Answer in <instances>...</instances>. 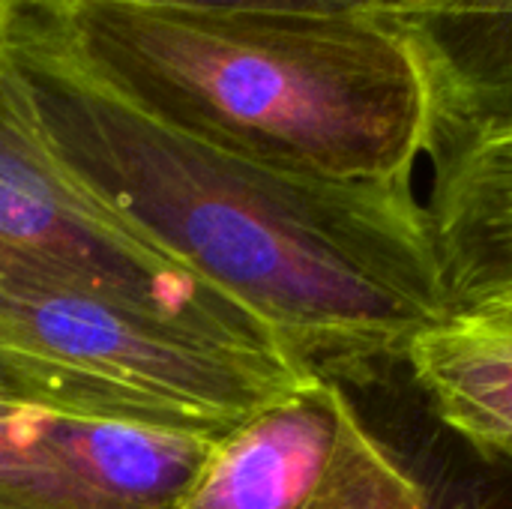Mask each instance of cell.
Listing matches in <instances>:
<instances>
[{
	"label": "cell",
	"instance_id": "obj_8",
	"mask_svg": "<svg viewBox=\"0 0 512 509\" xmlns=\"http://www.w3.org/2000/svg\"><path fill=\"white\" fill-rule=\"evenodd\" d=\"M381 12L423 66L432 123L512 111V0H390Z\"/></svg>",
	"mask_w": 512,
	"mask_h": 509
},
{
	"label": "cell",
	"instance_id": "obj_12",
	"mask_svg": "<svg viewBox=\"0 0 512 509\" xmlns=\"http://www.w3.org/2000/svg\"><path fill=\"white\" fill-rule=\"evenodd\" d=\"M429 509H504L492 489L480 480H465L459 474L429 477Z\"/></svg>",
	"mask_w": 512,
	"mask_h": 509
},
{
	"label": "cell",
	"instance_id": "obj_13",
	"mask_svg": "<svg viewBox=\"0 0 512 509\" xmlns=\"http://www.w3.org/2000/svg\"><path fill=\"white\" fill-rule=\"evenodd\" d=\"M9 3H15V0H0V9H3V6H9Z\"/></svg>",
	"mask_w": 512,
	"mask_h": 509
},
{
	"label": "cell",
	"instance_id": "obj_14",
	"mask_svg": "<svg viewBox=\"0 0 512 509\" xmlns=\"http://www.w3.org/2000/svg\"><path fill=\"white\" fill-rule=\"evenodd\" d=\"M381 3H390V0H381Z\"/></svg>",
	"mask_w": 512,
	"mask_h": 509
},
{
	"label": "cell",
	"instance_id": "obj_2",
	"mask_svg": "<svg viewBox=\"0 0 512 509\" xmlns=\"http://www.w3.org/2000/svg\"><path fill=\"white\" fill-rule=\"evenodd\" d=\"M42 9L87 72L198 141L342 183H408L426 153L429 84L381 6Z\"/></svg>",
	"mask_w": 512,
	"mask_h": 509
},
{
	"label": "cell",
	"instance_id": "obj_10",
	"mask_svg": "<svg viewBox=\"0 0 512 509\" xmlns=\"http://www.w3.org/2000/svg\"><path fill=\"white\" fill-rule=\"evenodd\" d=\"M66 420L0 381V509H63Z\"/></svg>",
	"mask_w": 512,
	"mask_h": 509
},
{
	"label": "cell",
	"instance_id": "obj_11",
	"mask_svg": "<svg viewBox=\"0 0 512 509\" xmlns=\"http://www.w3.org/2000/svg\"><path fill=\"white\" fill-rule=\"evenodd\" d=\"M36 6H66L78 0H27ZM141 9H174V12H249V9H375L381 0H99Z\"/></svg>",
	"mask_w": 512,
	"mask_h": 509
},
{
	"label": "cell",
	"instance_id": "obj_6",
	"mask_svg": "<svg viewBox=\"0 0 512 509\" xmlns=\"http://www.w3.org/2000/svg\"><path fill=\"white\" fill-rule=\"evenodd\" d=\"M426 156L453 309L512 306V111L432 123Z\"/></svg>",
	"mask_w": 512,
	"mask_h": 509
},
{
	"label": "cell",
	"instance_id": "obj_7",
	"mask_svg": "<svg viewBox=\"0 0 512 509\" xmlns=\"http://www.w3.org/2000/svg\"><path fill=\"white\" fill-rule=\"evenodd\" d=\"M441 423L512 468V306L453 309L405 351Z\"/></svg>",
	"mask_w": 512,
	"mask_h": 509
},
{
	"label": "cell",
	"instance_id": "obj_5",
	"mask_svg": "<svg viewBox=\"0 0 512 509\" xmlns=\"http://www.w3.org/2000/svg\"><path fill=\"white\" fill-rule=\"evenodd\" d=\"M411 471L360 420L345 387L315 375L216 441L180 509H429Z\"/></svg>",
	"mask_w": 512,
	"mask_h": 509
},
{
	"label": "cell",
	"instance_id": "obj_9",
	"mask_svg": "<svg viewBox=\"0 0 512 509\" xmlns=\"http://www.w3.org/2000/svg\"><path fill=\"white\" fill-rule=\"evenodd\" d=\"M219 438L69 417L66 509H180Z\"/></svg>",
	"mask_w": 512,
	"mask_h": 509
},
{
	"label": "cell",
	"instance_id": "obj_4",
	"mask_svg": "<svg viewBox=\"0 0 512 509\" xmlns=\"http://www.w3.org/2000/svg\"><path fill=\"white\" fill-rule=\"evenodd\" d=\"M9 6L0 9V285L75 291L201 342L291 354L243 303L117 219L48 153L3 54Z\"/></svg>",
	"mask_w": 512,
	"mask_h": 509
},
{
	"label": "cell",
	"instance_id": "obj_3",
	"mask_svg": "<svg viewBox=\"0 0 512 509\" xmlns=\"http://www.w3.org/2000/svg\"><path fill=\"white\" fill-rule=\"evenodd\" d=\"M312 378L285 351L201 342L75 291L0 285V381L54 414L225 438Z\"/></svg>",
	"mask_w": 512,
	"mask_h": 509
},
{
	"label": "cell",
	"instance_id": "obj_1",
	"mask_svg": "<svg viewBox=\"0 0 512 509\" xmlns=\"http://www.w3.org/2000/svg\"><path fill=\"white\" fill-rule=\"evenodd\" d=\"M3 54L63 171L243 303L309 372L369 384L453 312L411 180H324L198 141L87 72L27 0L6 9Z\"/></svg>",
	"mask_w": 512,
	"mask_h": 509
}]
</instances>
